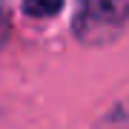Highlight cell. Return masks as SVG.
Segmentation results:
<instances>
[{
  "label": "cell",
  "instance_id": "1",
  "mask_svg": "<svg viewBox=\"0 0 129 129\" xmlns=\"http://www.w3.org/2000/svg\"><path fill=\"white\" fill-rule=\"evenodd\" d=\"M129 20V0H80L75 32L83 43H101Z\"/></svg>",
  "mask_w": 129,
  "mask_h": 129
},
{
  "label": "cell",
  "instance_id": "2",
  "mask_svg": "<svg viewBox=\"0 0 129 129\" xmlns=\"http://www.w3.org/2000/svg\"><path fill=\"white\" fill-rule=\"evenodd\" d=\"M98 129H129V101L112 106L109 115L98 123Z\"/></svg>",
  "mask_w": 129,
  "mask_h": 129
},
{
  "label": "cell",
  "instance_id": "3",
  "mask_svg": "<svg viewBox=\"0 0 129 129\" xmlns=\"http://www.w3.org/2000/svg\"><path fill=\"white\" fill-rule=\"evenodd\" d=\"M63 9V0H23V12L32 17H52Z\"/></svg>",
  "mask_w": 129,
  "mask_h": 129
},
{
  "label": "cell",
  "instance_id": "4",
  "mask_svg": "<svg viewBox=\"0 0 129 129\" xmlns=\"http://www.w3.org/2000/svg\"><path fill=\"white\" fill-rule=\"evenodd\" d=\"M9 37V12H6V0H0V46Z\"/></svg>",
  "mask_w": 129,
  "mask_h": 129
}]
</instances>
